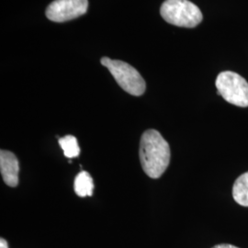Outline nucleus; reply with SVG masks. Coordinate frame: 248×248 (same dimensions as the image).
Here are the masks:
<instances>
[{"instance_id": "1", "label": "nucleus", "mask_w": 248, "mask_h": 248, "mask_svg": "<svg viewBox=\"0 0 248 248\" xmlns=\"http://www.w3.org/2000/svg\"><path fill=\"white\" fill-rule=\"evenodd\" d=\"M139 156L143 172L151 178H159L170 163L169 142L156 130H147L141 137Z\"/></svg>"}, {"instance_id": "2", "label": "nucleus", "mask_w": 248, "mask_h": 248, "mask_svg": "<svg viewBox=\"0 0 248 248\" xmlns=\"http://www.w3.org/2000/svg\"><path fill=\"white\" fill-rule=\"evenodd\" d=\"M160 13L168 23L184 28H194L203 18L201 9L188 0H166Z\"/></svg>"}, {"instance_id": "3", "label": "nucleus", "mask_w": 248, "mask_h": 248, "mask_svg": "<svg viewBox=\"0 0 248 248\" xmlns=\"http://www.w3.org/2000/svg\"><path fill=\"white\" fill-rule=\"evenodd\" d=\"M101 63L110 72L119 86L130 95L139 97L145 92V81L131 64L108 57H103Z\"/></svg>"}, {"instance_id": "4", "label": "nucleus", "mask_w": 248, "mask_h": 248, "mask_svg": "<svg viewBox=\"0 0 248 248\" xmlns=\"http://www.w3.org/2000/svg\"><path fill=\"white\" fill-rule=\"evenodd\" d=\"M217 93L234 106L248 107V83L238 74L232 71L220 73L215 82Z\"/></svg>"}, {"instance_id": "5", "label": "nucleus", "mask_w": 248, "mask_h": 248, "mask_svg": "<svg viewBox=\"0 0 248 248\" xmlns=\"http://www.w3.org/2000/svg\"><path fill=\"white\" fill-rule=\"evenodd\" d=\"M88 0H55L46 9V17L54 22H65L86 14Z\"/></svg>"}, {"instance_id": "6", "label": "nucleus", "mask_w": 248, "mask_h": 248, "mask_svg": "<svg viewBox=\"0 0 248 248\" xmlns=\"http://www.w3.org/2000/svg\"><path fill=\"white\" fill-rule=\"evenodd\" d=\"M0 172L4 182L9 186H17L18 184L19 165L17 156L10 151L0 152Z\"/></svg>"}, {"instance_id": "7", "label": "nucleus", "mask_w": 248, "mask_h": 248, "mask_svg": "<svg viewBox=\"0 0 248 248\" xmlns=\"http://www.w3.org/2000/svg\"><path fill=\"white\" fill-rule=\"evenodd\" d=\"M232 197L235 202L248 207V172L236 178L232 186Z\"/></svg>"}, {"instance_id": "8", "label": "nucleus", "mask_w": 248, "mask_h": 248, "mask_svg": "<svg viewBox=\"0 0 248 248\" xmlns=\"http://www.w3.org/2000/svg\"><path fill=\"white\" fill-rule=\"evenodd\" d=\"M76 194L81 198L93 195L94 183L93 178L87 171H81L75 179Z\"/></svg>"}, {"instance_id": "9", "label": "nucleus", "mask_w": 248, "mask_h": 248, "mask_svg": "<svg viewBox=\"0 0 248 248\" xmlns=\"http://www.w3.org/2000/svg\"><path fill=\"white\" fill-rule=\"evenodd\" d=\"M59 144L62 147L64 156L68 158H75L80 154L79 145L78 139L73 135H66L59 139Z\"/></svg>"}, {"instance_id": "10", "label": "nucleus", "mask_w": 248, "mask_h": 248, "mask_svg": "<svg viewBox=\"0 0 248 248\" xmlns=\"http://www.w3.org/2000/svg\"><path fill=\"white\" fill-rule=\"evenodd\" d=\"M213 248H239L237 247H234L232 245H229V244H221V245H217Z\"/></svg>"}, {"instance_id": "11", "label": "nucleus", "mask_w": 248, "mask_h": 248, "mask_svg": "<svg viewBox=\"0 0 248 248\" xmlns=\"http://www.w3.org/2000/svg\"><path fill=\"white\" fill-rule=\"evenodd\" d=\"M0 248H9L8 242L4 239V238L0 239Z\"/></svg>"}]
</instances>
